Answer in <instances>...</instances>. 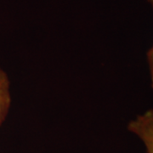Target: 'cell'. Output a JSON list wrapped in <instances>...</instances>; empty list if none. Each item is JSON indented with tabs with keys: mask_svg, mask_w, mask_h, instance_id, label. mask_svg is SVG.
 <instances>
[{
	"mask_svg": "<svg viewBox=\"0 0 153 153\" xmlns=\"http://www.w3.org/2000/svg\"><path fill=\"white\" fill-rule=\"evenodd\" d=\"M128 130L142 141L147 153H153V109L146 111L130 121Z\"/></svg>",
	"mask_w": 153,
	"mask_h": 153,
	"instance_id": "1",
	"label": "cell"
},
{
	"mask_svg": "<svg viewBox=\"0 0 153 153\" xmlns=\"http://www.w3.org/2000/svg\"><path fill=\"white\" fill-rule=\"evenodd\" d=\"M10 105V82L7 73L0 67V127L9 114Z\"/></svg>",
	"mask_w": 153,
	"mask_h": 153,
	"instance_id": "2",
	"label": "cell"
},
{
	"mask_svg": "<svg viewBox=\"0 0 153 153\" xmlns=\"http://www.w3.org/2000/svg\"><path fill=\"white\" fill-rule=\"evenodd\" d=\"M146 56H147V63L150 71V76H151V83L153 89V45L148 50Z\"/></svg>",
	"mask_w": 153,
	"mask_h": 153,
	"instance_id": "3",
	"label": "cell"
},
{
	"mask_svg": "<svg viewBox=\"0 0 153 153\" xmlns=\"http://www.w3.org/2000/svg\"><path fill=\"white\" fill-rule=\"evenodd\" d=\"M149 2H150V3L152 4V5L153 6V0H149Z\"/></svg>",
	"mask_w": 153,
	"mask_h": 153,
	"instance_id": "4",
	"label": "cell"
}]
</instances>
